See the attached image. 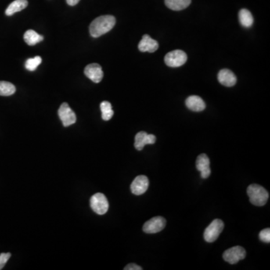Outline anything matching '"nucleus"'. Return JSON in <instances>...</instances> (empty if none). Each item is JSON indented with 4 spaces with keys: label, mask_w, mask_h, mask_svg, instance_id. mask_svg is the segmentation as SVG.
<instances>
[{
    "label": "nucleus",
    "mask_w": 270,
    "mask_h": 270,
    "mask_svg": "<svg viewBox=\"0 0 270 270\" xmlns=\"http://www.w3.org/2000/svg\"><path fill=\"white\" fill-rule=\"evenodd\" d=\"M116 18L112 15L98 17L91 23L90 26V35L93 38H98L106 34L114 27Z\"/></svg>",
    "instance_id": "obj_1"
},
{
    "label": "nucleus",
    "mask_w": 270,
    "mask_h": 270,
    "mask_svg": "<svg viewBox=\"0 0 270 270\" xmlns=\"http://www.w3.org/2000/svg\"><path fill=\"white\" fill-rule=\"evenodd\" d=\"M247 194L251 203L254 206H264L269 199L268 192L264 187L257 184L249 185L247 188Z\"/></svg>",
    "instance_id": "obj_2"
},
{
    "label": "nucleus",
    "mask_w": 270,
    "mask_h": 270,
    "mask_svg": "<svg viewBox=\"0 0 270 270\" xmlns=\"http://www.w3.org/2000/svg\"><path fill=\"white\" fill-rule=\"evenodd\" d=\"M224 224L221 220L215 219L205 230L203 237L207 242H213L218 239L224 229Z\"/></svg>",
    "instance_id": "obj_3"
},
{
    "label": "nucleus",
    "mask_w": 270,
    "mask_h": 270,
    "mask_svg": "<svg viewBox=\"0 0 270 270\" xmlns=\"http://www.w3.org/2000/svg\"><path fill=\"white\" fill-rule=\"evenodd\" d=\"M90 206L92 210L98 215H104L108 211L109 203L105 195L96 193L90 199Z\"/></svg>",
    "instance_id": "obj_4"
},
{
    "label": "nucleus",
    "mask_w": 270,
    "mask_h": 270,
    "mask_svg": "<svg viewBox=\"0 0 270 270\" xmlns=\"http://www.w3.org/2000/svg\"><path fill=\"white\" fill-rule=\"evenodd\" d=\"M187 61V55L181 50H175L168 53L164 57L165 64L169 67L178 68L183 66Z\"/></svg>",
    "instance_id": "obj_5"
},
{
    "label": "nucleus",
    "mask_w": 270,
    "mask_h": 270,
    "mask_svg": "<svg viewBox=\"0 0 270 270\" xmlns=\"http://www.w3.org/2000/svg\"><path fill=\"white\" fill-rule=\"evenodd\" d=\"M246 252L241 246H235L225 251L223 254V258L231 264H237L239 260L246 257Z\"/></svg>",
    "instance_id": "obj_6"
},
{
    "label": "nucleus",
    "mask_w": 270,
    "mask_h": 270,
    "mask_svg": "<svg viewBox=\"0 0 270 270\" xmlns=\"http://www.w3.org/2000/svg\"><path fill=\"white\" fill-rule=\"evenodd\" d=\"M58 115L65 127H69V126L74 124L77 120L75 113L71 109L67 103H63L61 105L60 108L58 110Z\"/></svg>",
    "instance_id": "obj_7"
},
{
    "label": "nucleus",
    "mask_w": 270,
    "mask_h": 270,
    "mask_svg": "<svg viewBox=\"0 0 270 270\" xmlns=\"http://www.w3.org/2000/svg\"><path fill=\"white\" fill-rule=\"evenodd\" d=\"M166 226V220L163 217L157 216L146 221L143 227V231L146 234H156L164 229Z\"/></svg>",
    "instance_id": "obj_8"
},
{
    "label": "nucleus",
    "mask_w": 270,
    "mask_h": 270,
    "mask_svg": "<svg viewBox=\"0 0 270 270\" xmlns=\"http://www.w3.org/2000/svg\"><path fill=\"white\" fill-rule=\"evenodd\" d=\"M84 74L94 83H100L104 77V72L102 66L97 63L88 65L85 68Z\"/></svg>",
    "instance_id": "obj_9"
},
{
    "label": "nucleus",
    "mask_w": 270,
    "mask_h": 270,
    "mask_svg": "<svg viewBox=\"0 0 270 270\" xmlns=\"http://www.w3.org/2000/svg\"><path fill=\"white\" fill-rule=\"evenodd\" d=\"M149 180L146 176L141 175L134 179L131 185V191L134 195H141L147 191Z\"/></svg>",
    "instance_id": "obj_10"
},
{
    "label": "nucleus",
    "mask_w": 270,
    "mask_h": 270,
    "mask_svg": "<svg viewBox=\"0 0 270 270\" xmlns=\"http://www.w3.org/2000/svg\"><path fill=\"white\" fill-rule=\"evenodd\" d=\"M134 141V147L138 151H141L147 144H154L156 138L153 134H148L145 131H141L136 134Z\"/></svg>",
    "instance_id": "obj_11"
},
{
    "label": "nucleus",
    "mask_w": 270,
    "mask_h": 270,
    "mask_svg": "<svg viewBox=\"0 0 270 270\" xmlns=\"http://www.w3.org/2000/svg\"><path fill=\"white\" fill-rule=\"evenodd\" d=\"M196 167L200 172L202 178L207 179L211 174L210 161L206 154H200L196 161Z\"/></svg>",
    "instance_id": "obj_12"
},
{
    "label": "nucleus",
    "mask_w": 270,
    "mask_h": 270,
    "mask_svg": "<svg viewBox=\"0 0 270 270\" xmlns=\"http://www.w3.org/2000/svg\"><path fill=\"white\" fill-rule=\"evenodd\" d=\"M138 48L141 52H156L159 48V43L148 35H144L138 44Z\"/></svg>",
    "instance_id": "obj_13"
},
{
    "label": "nucleus",
    "mask_w": 270,
    "mask_h": 270,
    "mask_svg": "<svg viewBox=\"0 0 270 270\" xmlns=\"http://www.w3.org/2000/svg\"><path fill=\"white\" fill-rule=\"evenodd\" d=\"M218 80L220 84L225 87H231L236 83V77L229 69H222L218 74Z\"/></svg>",
    "instance_id": "obj_14"
},
{
    "label": "nucleus",
    "mask_w": 270,
    "mask_h": 270,
    "mask_svg": "<svg viewBox=\"0 0 270 270\" xmlns=\"http://www.w3.org/2000/svg\"><path fill=\"white\" fill-rule=\"evenodd\" d=\"M185 105L189 110L195 112L203 111L206 108V104L203 99L197 95L188 97L185 101Z\"/></svg>",
    "instance_id": "obj_15"
},
{
    "label": "nucleus",
    "mask_w": 270,
    "mask_h": 270,
    "mask_svg": "<svg viewBox=\"0 0 270 270\" xmlns=\"http://www.w3.org/2000/svg\"><path fill=\"white\" fill-rule=\"evenodd\" d=\"M27 5H28L27 0H15L8 5L5 11V15L7 16H12L17 12L23 10L27 7Z\"/></svg>",
    "instance_id": "obj_16"
},
{
    "label": "nucleus",
    "mask_w": 270,
    "mask_h": 270,
    "mask_svg": "<svg viewBox=\"0 0 270 270\" xmlns=\"http://www.w3.org/2000/svg\"><path fill=\"white\" fill-rule=\"evenodd\" d=\"M192 0H165V5L167 8L171 10L181 11L183 10L187 7L189 6Z\"/></svg>",
    "instance_id": "obj_17"
},
{
    "label": "nucleus",
    "mask_w": 270,
    "mask_h": 270,
    "mask_svg": "<svg viewBox=\"0 0 270 270\" xmlns=\"http://www.w3.org/2000/svg\"><path fill=\"white\" fill-rule=\"evenodd\" d=\"M23 38H24L25 42L30 46L36 45V44L41 42L44 39V37L38 34L36 31L32 30H27L25 33Z\"/></svg>",
    "instance_id": "obj_18"
},
{
    "label": "nucleus",
    "mask_w": 270,
    "mask_h": 270,
    "mask_svg": "<svg viewBox=\"0 0 270 270\" xmlns=\"http://www.w3.org/2000/svg\"><path fill=\"white\" fill-rule=\"evenodd\" d=\"M239 22L244 27H251L254 23V18L252 13L247 9H242L239 13Z\"/></svg>",
    "instance_id": "obj_19"
},
{
    "label": "nucleus",
    "mask_w": 270,
    "mask_h": 270,
    "mask_svg": "<svg viewBox=\"0 0 270 270\" xmlns=\"http://www.w3.org/2000/svg\"><path fill=\"white\" fill-rule=\"evenodd\" d=\"M101 111H102V117L105 121H108L113 117V110H112L111 104L109 102H102L100 105Z\"/></svg>",
    "instance_id": "obj_20"
},
{
    "label": "nucleus",
    "mask_w": 270,
    "mask_h": 270,
    "mask_svg": "<svg viewBox=\"0 0 270 270\" xmlns=\"http://www.w3.org/2000/svg\"><path fill=\"white\" fill-rule=\"evenodd\" d=\"M16 91V88L13 84L7 81H0V95L2 96H10Z\"/></svg>",
    "instance_id": "obj_21"
},
{
    "label": "nucleus",
    "mask_w": 270,
    "mask_h": 270,
    "mask_svg": "<svg viewBox=\"0 0 270 270\" xmlns=\"http://www.w3.org/2000/svg\"><path fill=\"white\" fill-rule=\"evenodd\" d=\"M41 61H42V59L38 56H35L34 58H31V59H28L25 63L26 69L30 71V72H33L41 64Z\"/></svg>",
    "instance_id": "obj_22"
},
{
    "label": "nucleus",
    "mask_w": 270,
    "mask_h": 270,
    "mask_svg": "<svg viewBox=\"0 0 270 270\" xmlns=\"http://www.w3.org/2000/svg\"><path fill=\"white\" fill-rule=\"evenodd\" d=\"M259 237L261 241L266 243H270V228H266L260 231L259 234Z\"/></svg>",
    "instance_id": "obj_23"
},
{
    "label": "nucleus",
    "mask_w": 270,
    "mask_h": 270,
    "mask_svg": "<svg viewBox=\"0 0 270 270\" xmlns=\"http://www.w3.org/2000/svg\"><path fill=\"white\" fill-rule=\"evenodd\" d=\"M11 253H2L0 254V270H2L5 267V264L8 262V260L11 257Z\"/></svg>",
    "instance_id": "obj_24"
},
{
    "label": "nucleus",
    "mask_w": 270,
    "mask_h": 270,
    "mask_svg": "<svg viewBox=\"0 0 270 270\" xmlns=\"http://www.w3.org/2000/svg\"><path fill=\"white\" fill-rule=\"evenodd\" d=\"M125 270H142V267H139V266L136 265L134 264H130L126 266L124 268Z\"/></svg>",
    "instance_id": "obj_25"
},
{
    "label": "nucleus",
    "mask_w": 270,
    "mask_h": 270,
    "mask_svg": "<svg viewBox=\"0 0 270 270\" xmlns=\"http://www.w3.org/2000/svg\"><path fill=\"white\" fill-rule=\"evenodd\" d=\"M66 2H67L68 5L74 6L80 2V0H66Z\"/></svg>",
    "instance_id": "obj_26"
}]
</instances>
